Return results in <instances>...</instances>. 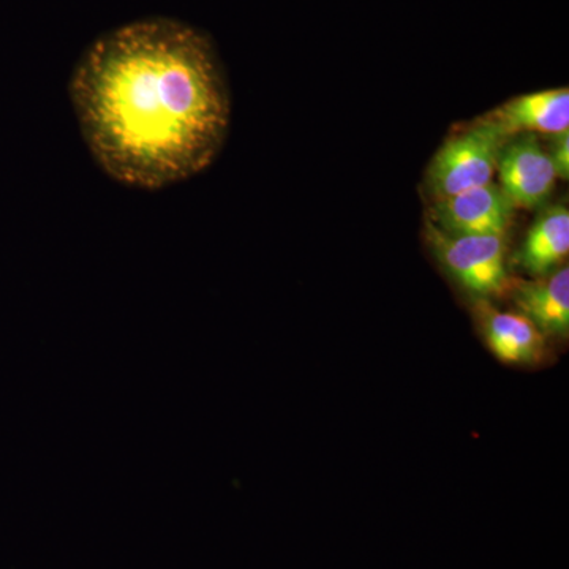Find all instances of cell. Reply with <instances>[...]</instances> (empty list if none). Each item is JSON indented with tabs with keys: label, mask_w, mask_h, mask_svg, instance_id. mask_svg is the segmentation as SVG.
I'll return each instance as SVG.
<instances>
[{
	"label": "cell",
	"mask_w": 569,
	"mask_h": 569,
	"mask_svg": "<svg viewBox=\"0 0 569 569\" xmlns=\"http://www.w3.org/2000/svg\"><path fill=\"white\" fill-rule=\"evenodd\" d=\"M426 233L438 261L468 293L477 299H489L508 290L511 282L505 236L448 234L429 220Z\"/></svg>",
	"instance_id": "obj_2"
},
{
	"label": "cell",
	"mask_w": 569,
	"mask_h": 569,
	"mask_svg": "<svg viewBox=\"0 0 569 569\" xmlns=\"http://www.w3.org/2000/svg\"><path fill=\"white\" fill-rule=\"evenodd\" d=\"M507 141L479 119L462 133L448 138L427 171L429 192L437 201L489 183Z\"/></svg>",
	"instance_id": "obj_3"
},
{
	"label": "cell",
	"mask_w": 569,
	"mask_h": 569,
	"mask_svg": "<svg viewBox=\"0 0 569 569\" xmlns=\"http://www.w3.org/2000/svg\"><path fill=\"white\" fill-rule=\"evenodd\" d=\"M515 206L500 186L490 181L466 192L437 200L429 222L448 234H507Z\"/></svg>",
	"instance_id": "obj_5"
},
{
	"label": "cell",
	"mask_w": 569,
	"mask_h": 569,
	"mask_svg": "<svg viewBox=\"0 0 569 569\" xmlns=\"http://www.w3.org/2000/svg\"><path fill=\"white\" fill-rule=\"evenodd\" d=\"M505 138L522 133L557 134L569 130V89L526 93L482 116Z\"/></svg>",
	"instance_id": "obj_6"
},
{
	"label": "cell",
	"mask_w": 569,
	"mask_h": 569,
	"mask_svg": "<svg viewBox=\"0 0 569 569\" xmlns=\"http://www.w3.org/2000/svg\"><path fill=\"white\" fill-rule=\"evenodd\" d=\"M70 99L99 167L138 189L204 171L230 126V96L211 40L168 18L97 40L73 71Z\"/></svg>",
	"instance_id": "obj_1"
},
{
	"label": "cell",
	"mask_w": 569,
	"mask_h": 569,
	"mask_svg": "<svg viewBox=\"0 0 569 569\" xmlns=\"http://www.w3.org/2000/svg\"><path fill=\"white\" fill-rule=\"evenodd\" d=\"M569 253V212L565 206L546 209L531 224L515 263L535 277L552 274Z\"/></svg>",
	"instance_id": "obj_9"
},
{
	"label": "cell",
	"mask_w": 569,
	"mask_h": 569,
	"mask_svg": "<svg viewBox=\"0 0 569 569\" xmlns=\"http://www.w3.org/2000/svg\"><path fill=\"white\" fill-rule=\"evenodd\" d=\"M512 298L523 317L529 318L545 336L567 339L569 332V268L537 280H519Z\"/></svg>",
	"instance_id": "obj_8"
},
{
	"label": "cell",
	"mask_w": 569,
	"mask_h": 569,
	"mask_svg": "<svg viewBox=\"0 0 569 569\" xmlns=\"http://www.w3.org/2000/svg\"><path fill=\"white\" fill-rule=\"evenodd\" d=\"M477 317L489 350L507 365H537L546 350V336L522 313L503 312L478 299Z\"/></svg>",
	"instance_id": "obj_7"
},
{
	"label": "cell",
	"mask_w": 569,
	"mask_h": 569,
	"mask_svg": "<svg viewBox=\"0 0 569 569\" xmlns=\"http://www.w3.org/2000/svg\"><path fill=\"white\" fill-rule=\"evenodd\" d=\"M497 171L500 189L515 208H538L556 187V168L533 133L516 134L505 142Z\"/></svg>",
	"instance_id": "obj_4"
},
{
	"label": "cell",
	"mask_w": 569,
	"mask_h": 569,
	"mask_svg": "<svg viewBox=\"0 0 569 569\" xmlns=\"http://www.w3.org/2000/svg\"><path fill=\"white\" fill-rule=\"evenodd\" d=\"M552 144H550V160L556 168L557 178H569V130L568 132L552 134Z\"/></svg>",
	"instance_id": "obj_10"
}]
</instances>
